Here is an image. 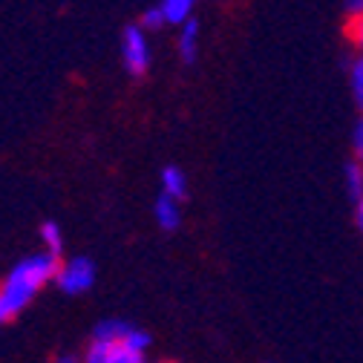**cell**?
<instances>
[{
  "mask_svg": "<svg viewBox=\"0 0 363 363\" xmlns=\"http://www.w3.org/2000/svg\"><path fill=\"white\" fill-rule=\"evenodd\" d=\"M58 262L52 254L40 251L32 257H23L21 262L12 265V271L6 274V280L0 283V326H6L15 317L38 297V291L52 283Z\"/></svg>",
  "mask_w": 363,
  "mask_h": 363,
  "instance_id": "6da1fadb",
  "label": "cell"
},
{
  "mask_svg": "<svg viewBox=\"0 0 363 363\" xmlns=\"http://www.w3.org/2000/svg\"><path fill=\"white\" fill-rule=\"evenodd\" d=\"M52 280L58 283V289L64 294H72V297L84 294L96 283V262L89 257H72L67 262H58V271H55Z\"/></svg>",
  "mask_w": 363,
  "mask_h": 363,
  "instance_id": "7a4b0ae2",
  "label": "cell"
},
{
  "mask_svg": "<svg viewBox=\"0 0 363 363\" xmlns=\"http://www.w3.org/2000/svg\"><path fill=\"white\" fill-rule=\"evenodd\" d=\"M121 55H124V64L133 75H145L147 67H150V50H147V40H145V32L142 26H127L124 35H121Z\"/></svg>",
  "mask_w": 363,
  "mask_h": 363,
  "instance_id": "3957f363",
  "label": "cell"
},
{
  "mask_svg": "<svg viewBox=\"0 0 363 363\" xmlns=\"http://www.w3.org/2000/svg\"><path fill=\"white\" fill-rule=\"evenodd\" d=\"M78 360L81 363H142V357L127 352L121 343H99V340H89L86 352Z\"/></svg>",
  "mask_w": 363,
  "mask_h": 363,
  "instance_id": "277c9868",
  "label": "cell"
},
{
  "mask_svg": "<svg viewBox=\"0 0 363 363\" xmlns=\"http://www.w3.org/2000/svg\"><path fill=\"white\" fill-rule=\"evenodd\" d=\"M346 194L354 205V225L363 228V176L357 162H346Z\"/></svg>",
  "mask_w": 363,
  "mask_h": 363,
  "instance_id": "5b68a950",
  "label": "cell"
},
{
  "mask_svg": "<svg viewBox=\"0 0 363 363\" xmlns=\"http://www.w3.org/2000/svg\"><path fill=\"white\" fill-rule=\"evenodd\" d=\"M162 194H164V196H170L173 202L185 199V196H188V176L182 173L179 167L167 164V167L162 170Z\"/></svg>",
  "mask_w": 363,
  "mask_h": 363,
  "instance_id": "8992f818",
  "label": "cell"
},
{
  "mask_svg": "<svg viewBox=\"0 0 363 363\" xmlns=\"http://www.w3.org/2000/svg\"><path fill=\"white\" fill-rule=\"evenodd\" d=\"M156 222L162 231H176L182 225V211H179V202H173L170 196H159L156 199Z\"/></svg>",
  "mask_w": 363,
  "mask_h": 363,
  "instance_id": "52a82bcc",
  "label": "cell"
},
{
  "mask_svg": "<svg viewBox=\"0 0 363 363\" xmlns=\"http://www.w3.org/2000/svg\"><path fill=\"white\" fill-rule=\"evenodd\" d=\"M130 326H133V323L118 320V317H107V320H101V323L93 329V340H99V343H121V337L127 335Z\"/></svg>",
  "mask_w": 363,
  "mask_h": 363,
  "instance_id": "ba28073f",
  "label": "cell"
},
{
  "mask_svg": "<svg viewBox=\"0 0 363 363\" xmlns=\"http://www.w3.org/2000/svg\"><path fill=\"white\" fill-rule=\"evenodd\" d=\"M121 346H124L127 352H133L135 357L147 360V352H150V346H153V337H150L145 329H139V326H130L127 335L121 337Z\"/></svg>",
  "mask_w": 363,
  "mask_h": 363,
  "instance_id": "9c48e42d",
  "label": "cell"
},
{
  "mask_svg": "<svg viewBox=\"0 0 363 363\" xmlns=\"http://www.w3.org/2000/svg\"><path fill=\"white\" fill-rule=\"evenodd\" d=\"M194 4L196 0H162V18L164 23H185L194 12Z\"/></svg>",
  "mask_w": 363,
  "mask_h": 363,
  "instance_id": "30bf717a",
  "label": "cell"
},
{
  "mask_svg": "<svg viewBox=\"0 0 363 363\" xmlns=\"http://www.w3.org/2000/svg\"><path fill=\"white\" fill-rule=\"evenodd\" d=\"M196 38H199V23L188 18L185 26H182V38H179V50H182V61L185 64H194L196 58Z\"/></svg>",
  "mask_w": 363,
  "mask_h": 363,
  "instance_id": "8fae6325",
  "label": "cell"
},
{
  "mask_svg": "<svg viewBox=\"0 0 363 363\" xmlns=\"http://www.w3.org/2000/svg\"><path fill=\"white\" fill-rule=\"evenodd\" d=\"M40 240L43 245H47V254H52L55 259L64 254V234H61V225L58 222H43L40 225Z\"/></svg>",
  "mask_w": 363,
  "mask_h": 363,
  "instance_id": "7c38bea8",
  "label": "cell"
},
{
  "mask_svg": "<svg viewBox=\"0 0 363 363\" xmlns=\"http://www.w3.org/2000/svg\"><path fill=\"white\" fill-rule=\"evenodd\" d=\"M346 67H349V84H352L354 101L363 104V64H360V61H352V64H346Z\"/></svg>",
  "mask_w": 363,
  "mask_h": 363,
  "instance_id": "4fadbf2b",
  "label": "cell"
},
{
  "mask_svg": "<svg viewBox=\"0 0 363 363\" xmlns=\"http://www.w3.org/2000/svg\"><path fill=\"white\" fill-rule=\"evenodd\" d=\"M164 23V18H162V9L156 6V9H147L145 12V18H142V26H147V29H159Z\"/></svg>",
  "mask_w": 363,
  "mask_h": 363,
  "instance_id": "5bb4252c",
  "label": "cell"
},
{
  "mask_svg": "<svg viewBox=\"0 0 363 363\" xmlns=\"http://www.w3.org/2000/svg\"><path fill=\"white\" fill-rule=\"evenodd\" d=\"M352 147H354V153L360 156V150H363V121H357V124H354V133H352Z\"/></svg>",
  "mask_w": 363,
  "mask_h": 363,
  "instance_id": "9a60e30c",
  "label": "cell"
},
{
  "mask_svg": "<svg viewBox=\"0 0 363 363\" xmlns=\"http://www.w3.org/2000/svg\"><path fill=\"white\" fill-rule=\"evenodd\" d=\"M52 363H81V360H78V354L64 352V354H55V357H52Z\"/></svg>",
  "mask_w": 363,
  "mask_h": 363,
  "instance_id": "2e32d148",
  "label": "cell"
},
{
  "mask_svg": "<svg viewBox=\"0 0 363 363\" xmlns=\"http://www.w3.org/2000/svg\"><path fill=\"white\" fill-rule=\"evenodd\" d=\"M346 9L349 12H360L363 9V0H346Z\"/></svg>",
  "mask_w": 363,
  "mask_h": 363,
  "instance_id": "e0dca14e",
  "label": "cell"
},
{
  "mask_svg": "<svg viewBox=\"0 0 363 363\" xmlns=\"http://www.w3.org/2000/svg\"><path fill=\"white\" fill-rule=\"evenodd\" d=\"M142 363H164V360H142Z\"/></svg>",
  "mask_w": 363,
  "mask_h": 363,
  "instance_id": "ac0fdd59",
  "label": "cell"
}]
</instances>
